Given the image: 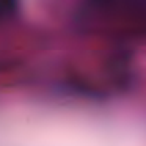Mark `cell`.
Returning <instances> with one entry per match:
<instances>
[{
    "label": "cell",
    "mask_w": 146,
    "mask_h": 146,
    "mask_svg": "<svg viewBox=\"0 0 146 146\" xmlns=\"http://www.w3.org/2000/svg\"><path fill=\"white\" fill-rule=\"evenodd\" d=\"M13 3H14V0H0V13H3L8 8H11Z\"/></svg>",
    "instance_id": "cell-1"
}]
</instances>
